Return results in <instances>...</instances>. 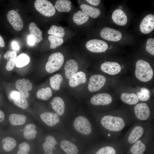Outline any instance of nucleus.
<instances>
[{
    "instance_id": "28",
    "label": "nucleus",
    "mask_w": 154,
    "mask_h": 154,
    "mask_svg": "<svg viewBox=\"0 0 154 154\" xmlns=\"http://www.w3.org/2000/svg\"><path fill=\"white\" fill-rule=\"evenodd\" d=\"M80 8L82 11L93 18H95L97 17L101 13L100 10L99 9L87 5L82 4L80 6Z\"/></svg>"
},
{
    "instance_id": "9",
    "label": "nucleus",
    "mask_w": 154,
    "mask_h": 154,
    "mask_svg": "<svg viewBox=\"0 0 154 154\" xmlns=\"http://www.w3.org/2000/svg\"><path fill=\"white\" fill-rule=\"evenodd\" d=\"M36 9L44 16L50 17L56 12L55 8L52 3L46 0H37L34 3Z\"/></svg>"
},
{
    "instance_id": "1",
    "label": "nucleus",
    "mask_w": 154,
    "mask_h": 154,
    "mask_svg": "<svg viewBox=\"0 0 154 154\" xmlns=\"http://www.w3.org/2000/svg\"><path fill=\"white\" fill-rule=\"evenodd\" d=\"M94 116L100 133L107 141L118 140L122 131L135 121L131 113L121 110Z\"/></svg>"
},
{
    "instance_id": "33",
    "label": "nucleus",
    "mask_w": 154,
    "mask_h": 154,
    "mask_svg": "<svg viewBox=\"0 0 154 154\" xmlns=\"http://www.w3.org/2000/svg\"><path fill=\"white\" fill-rule=\"evenodd\" d=\"M63 81V78L60 74H57L51 77L50 79V83L52 89L56 91L59 90Z\"/></svg>"
},
{
    "instance_id": "32",
    "label": "nucleus",
    "mask_w": 154,
    "mask_h": 154,
    "mask_svg": "<svg viewBox=\"0 0 154 154\" xmlns=\"http://www.w3.org/2000/svg\"><path fill=\"white\" fill-rule=\"evenodd\" d=\"M89 19V16L81 11H79L74 15L73 21L78 25H81L86 23Z\"/></svg>"
},
{
    "instance_id": "13",
    "label": "nucleus",
    "mask_w": 154,
    "mask_h": 154,
    "mask_svg": "<svg viewBox=\"0 0 154 154\" xmlns=\"http://www.w3.org/2000/svg\"><path fill=\"white\" fill-rule=\"evenodd\" d=\"M100 35L104 39L114 42L120 40L122 37L120 31L109 27L103 29L100 32Z\"/></svg>"
},
{
    "instance_id": "35",
    "label": "nucleus",
    "mask_w": 154,
    "mask_h": 154,
    "mask_svg": "<svg viewBox=\"0 0 154 154\" xmlns=\"http://www.w3.org/2000/svg\"><path fill=\"white\" fill-rule=\"evenodd\" d=\"M52 95L51 89L49 87L42 88L39 90L37 92V96L38 98L44 100H48Z\"/></svg>"
},
{
    "instance_id": "23",
    "label": "nucleus",
    "mask_w": 154,
    "mask_h": 154,
    "mask_svg": "<svg viewBox=\"0 0 154 154\" xmlns=\"http://www.w3.org/2000/svg\"><path fill=\"white\" fill-rule=\"evenodd\" d=\"M64 70L66 77L67 79H69L78 70L77 62L73 59L68 60L65 64Z\"/></svg>"
},
{
    "instance_id": "27",
    "label": "nucleus",
    "mask_w": 154,
    "mask_h": 154,
    "mask_svg": "<svg viewBox=\"0 0 154 154\" xmlns=\"http://www.w3.org/2000/svg\"><path fill=\"white\" fill-rule=\"evenodd\" d=\"M17 57V53L15 51L8 50L4 55V57L7 60L6 68L8 71L12 70L14 68Z\"/></svg>"
},
{
    "instance_id": "11",
    "label": "nucleus",
    "mask_w": 154,
    "mask_h": 154,
    "mask_svg": "<svg viewBox=\"0 0 154 154\" xmlns=\"http://www.w3.org/2000/svg\"><path fill=\"white\" fill-rule=\"evenodd\" d=\"M86 46L88 50L95 53L104 52L108 48V45L105 42L97 39L90 40L86 42Z\"/></svg>"
},
{
    "instance_id": "41",
    "label": "nucleus",
    "mask_w": 154,
    "mask_h": 154,
    "mask_svg": "<svg viewBox=\"0 0 154 154\" xmlns=\"http://www.w3.org/2000/svg\"><path fill=\"white\" fill-rule=\"evenodd\" d=\"M146 50L151 54L154 55V39L149 38L146 43Z\"/></svg>"
},
{
    "instance_id": "6",
    "label": "nucleus",
    "mask_w": 154,
    "mask_h": 154,
    "mask_svg": "<svg viewBox=\"0 0 154 154\" xmlns=\"http://www.w3.org/2000/svg\"><path fill=\"white\" fill-rule=\"evenodd\" d=\"M135 74L136 78L138 80L143 82H147L153 78V72L148 62L139 60L136 64Z\"/></svg>"
},
{
    "instance_id": "18",
    "label": "nucleus",
    "mask_w": 154,
    "mask_h": 154,
    "mask_svg": "<svg viewBox=\"0 0 154 154\" xmlns=\"http://www.w3.org/2000/svg\"><path fill=\"white\" fill-rule=\"evenodd\" d=\"M40 117L41 119L48 126L53 127L60 121L59 116L56 113L45 112L42 113Z\"/></svg>"
},
{
    "instance_id": "26",
    "label": "nucleus",
    "mask_w": 154,
    "mask_h": 154,
    "mask_svg": "<svg viewBox=\"0 0 154 154\" xmlns=\"http://www.w3.org/2000/svg\"><path fill=\"white\" fill-rule=\"evenodd\" d=\"M29 29L31 35L34 38L36 43H39L42 40V33L41 30L37 27L34 22L30 23L29 26Z\"/></svg>"
},
{
    "instance_id": "47",
    "label": "nucleus",
    "mask_w": 154,
    "mask_h": 154,
    "mask_svg": "<svg viewBox=\"0 0 154 154\" xmlns=\"http://www.w3.org/2000/svg\"><path fill=\"white\" fill-rule=\"evenodd\" d=\"M119 9H120V10H121V9H122V7L121 6H119Z\"/></svg>"
},
{
    "instance_id": "17",
    "label": "nucleus",
    "mask_w": 154,
    "mask_h": 154,
    "mask_svg": "<svg viewBox=\"0 0 154 154\" xmlns=\"http://www.w3.org/2000/svg\"><path fill=\"white\" fill-rule=\"evenodd\" d=\"M15 86L19 92L25 98H27L29 95V91L31 90L33 84L29 80L23 78L17 80Z\"/></svg>"
},
{
    "instance_id": "8",
    "label": "nucleus",
    "mask_w": 154,
    "mask_h": 154,
    "mask_svg": "<svg viewBox=\"0 0 154 154\" xmlns=\"http://www.w3.org/2000/svg\"><path fill=\"white\" fill-rule=\"evenodd\" d=\"M91 104L95 106L109 107L112 105L113 100L110 94L104 93L96 94L90 99Z\"/></svg>"
},
{
    "instance_id": "36",
    "label": "nucleus",
    "mask_w": 154,
    "mask_h": 154,
    "mask_svg": "<svg viewBox=\"0 0 154 154\" xmlns=\"http://www.w3.org/2000/svg\"><path fill=\"white\" fill-rule=\"evenodd\" d=\"M30 61V58L27 54H22L16 57L15 65L18 68L23 67L28 64Z\"/></svg>"
},
{
    "instance_id": "29",
    "label": "nucleus",
    "mask_w": 154,
    "mask_h": 154,
    "mask_svg": "<svg viewBox=\"0 0 154 154\" xmlns=\"http://www.w3.org/2000/svg\"><path fill=\"white\" fill-rule=\"evenodd\" d=\"M71 2L68 0H58L54 7L59 12H68L71 9Z\"/></svg>"
},
{
    "instance_id": "3",
    "label": "nucleus",
    "mask_w": 154,
    "mask_h": 154,
    "mask_svg": "<svg viewBox=\"0 0 154 154\" xmlns=\"http://www.w3.org/2000/svg\"><path fill=\"white\" fill-rule=\"evenodd\" d=\"M75 131L80 134L84 136L89 141H96L98 137V132L95 126L89 118L83 116L76 117L73 123Z\"/></svg>"
},
{
    "instance_id": "25",
    "label": "nucleus",
    "mask_w": 154,
    "mask_h": 154,
    "mask_svg": "<svg viewBox=\"0 0 154 154\" xmlns=\"http://www.w3.org/2000/svg\"><path fill=\"white\" fill-rule=\"evenodd\" d=\"M121 101L124 103L129 105H134L138 103L139 100L134 93H123L120 96Z\"/></svg>"
},
{
    "instance_id": "37",
    "label": "nucleus",
    "mask_w": 154,
    "mask_h": 154,
    "mask_svg": "<svg viewBox=\"0 0 154 154\" xmlns=\"http://www.w3.org/2000/svg\"><path fill=\"white\" fill-rule=\"evenodd\" d=\"M48 33L51 35L62 38L65 35L64 29L61 26L58 27L55 25L51 26L48 31Z\"/></svg>"
},
{
    "instance_id": "24",
    "label": "nucleus",
    "mask_w": 154,
    "mask_h": 154,
    "mask_svg": "<svg viewBox=\"0 0 154 154\" xmlns=\"http://www.w3.org/2000/svg\"><path fill=\"white\" fill-rule=\"evenodd\" d=\"M112 18L115 23L120 26L125 25L127 21V17L125 13L119 9L114 11L112 15Z\"/></svg>"
},
{
    "instance_id": "39",
    "label": "nucleus",
    "mask_w": 154,
    "mask_h": 154,
    "mask_svg": "<svg viewBox=\"0 0 154 154\" xmlns=\"http://www.w3.org/2000/svg\"><path fill=\"white\" fill-rule=\"evenodd\" d=\"M150 92L147 88H142L140 89V91L137 92V96L139 100L142 102H146L149 99Z\"/></svg>"
},
{
    "instance_id": "31",
    "label": "nucleus",
    "mask_w": 154,
    "mask_h": 154,
    "mask_svg": "<svg viewBox=\"0 0 154 154\" xmlns=\"http://www.w3.org/2000/svg\"><path fill=\"white\" fill-rule=\"evenodd\" d=\"M26 117L23 115L13 114L10 115L9 120L10 123L13 125H19L24 124L26 121Z\"/></svg>"
},
{
    "instance_id": "22",
    "label": "nucleus",
    "mask_w": 154,
    "mask_h": 154,
    "mask_svg": "<svg viewBox=\"0 0 154 154\" xmlns=\"http://www.w3.org/2000/svg\"><path fill=\"white\" fill-rule=\"evenodd\" d=\"M58 142L54 137L51 135L47 136L42 145V148L45 154H54L53 150L56 149Z\"/></svg>"
},
{
    "instance_id": "40",
    "label": "nucleus",
    "mask_w": 154,
    "mask_h": 154,
    "mask_svg": "<svg viewBox=\"0 0 154 154\" xmlns=\"http://www.w3.org/2000/svg\"><path fill=\"white\" fill-rule=\"evenodd\" d=\"M19 148L17 154H28L30 147L27 143L23 142L19 145Z\"/></svg>"
},
{
    "instance_id": "44",
    "label": "nucleus",
    "mask_w": 154,
    "mask_h": 154,
    "mask_svg": "<svg viewBox=\"0 0 154 154\" xmlns=\"http://www.w3.org/2000/svg\"><path fill=\"white\" fill-rule=\"evenodd\" d=\"M13 48L14 50H18L19 49V46L18 43L16 41H13L12 43Z\"/></svg>"
},
{
    "instance_id": "42",
    "label": "nucleus",
    "mask_w": 154,
    "mask_h": 154,
    "mask_svg": "<svg viewBox=\"0 0 154 154\" xmlns=\"http://www.w3.org/2000/svg\"><path fill=\"white\" fill-rule=\"evenodd\" d=\"M86 1L90 4L94 6L98 5L100 2V0H86Z\"/></svg>"
},
{
    "instance_id": "10",
    "label": "nucleus",
    "mask_w": 154,
    "mask_h": 154,
    "mask_svg": "<svg viewBox=\"0 0 154 154\" xmlns=\"http://www.w3.org/2000/svg\"><path fill=\"white\" fill-rule=\"evenodd\" d=\"M106 81V77L103 75L99 74L93 75L89 79L88 90L91 92L98 91L104 86Z\"/></svg>"
},
{
    "instance_id": "19",
    "label": "nucleus",
    "mask_w": 154,
    "mask_h": 154,
    "mask_svg": "<svg viewBox=\"0 0 154 154\" xmlns=\"http://www.w3.org/2000/svg\"><path fill=\"white\" fill-rule=\"evenodd\" d=\"M53 109L59 116H62L65 111V104L61 97L56 96L54 98L50 103Z\"/></svg>"
},
{
    "instance_id": "38",
    "label": "nucleus",
    "mask_w": 154,
    "mask_h": 154,
    "mask_svg": "<svg viewBox=\"0 0 154 154\" xmlns=\"http://www.w3.org/2000/svg\"><path fill=\"white\" fill-rule=\"evenodd\" d=\"M48 38L50 43V47L52 49H55L57 46L62 45L64 42V39L62 38L54 35H49Z\"/></svg>"
},
{
    "instance_id": "43",
    "label": "nucleus",
    "mask_w": 154,
    "mask_h": 154,
    "mask_svg": "<svg viewBox=\"0 0 154 154\" xmlns=\"http://www.w3.org/2000/svg\"><path fill=\"white\" fill-rule=\"evenodd\" d=\"M35 42V39L34 37L31 35L29 36L28 37V43L30 45H33Z\"/></svg>"
},
{
    "instance_id": "4",
    "label": "nucleus",
    "mask_w": 154,
    "mask_h": 154,
    "mask_svg": "<svg viewBox=\"0 0 154 154\" xmlns=\"http://www.w3.org/2000/svg\"><path fill=\"white\" fill-rule=\"evenodd\" d=\"M154 142V125L153 123L145 134L129 147L126 154H145Z\"/></svg>"
},
{
    "instance_id": "48",
    "label": "nucleus",
    "mask_w": 154,
    "mask_h": 154,
    "mask_svg": "<svg viewBox=\"0 0 154 154\" xmlns=\"http://www.w3.org/2000/svg\"><path fill=\"white\" fill-rule=\"evenodd\" d=\"M1 54H0V58H1Z\"/></svg>"
},
{
    "instance_id": "45",
    "label": "nucleus",
    "mask_w": 154,
    "mask_h": 154,
    "mask_svg": "<svg viewBox=\"0 0 154 154\" xmlns=\"http://www.w3.org/2000/svg\"><path fill=\"white\" fill-rule=\"evenodd\" d=\"M5 45V42L3 38L0 35V47H4Z\"/></svg>"
},
{
    "instance_id": "5",
    "label": "nucleus",
    "mask_w": 154,
    "mask_h": 154,
    "mask_svg": "<svg viewBox=\"0 0 154 154\" xmlns=\"http://www.w3.org/2000/svg\"><path fill=\"white\" fill-rule=\"evenodd\" d=\"M134 106L131 114L135 121H152L154 114L149 104L141 102Z\"/></svg>"
},
{
    "instance_id": "34",
    "label": "nucleus",
    "mask_w": 154,
    "mask_h": 154,
    "mask_svg": "<svg viewBox=\"0 0 154 154\" xmlns=\"http://www.w3.org/2000/svg\"><path fill=\"white\" fill-rule=\"evenodd\" d=\"M3 149L7 151L12 150L16 146L17 143L15 140L9 137H6L2 141Z\"/></svg>"
},
{
    "instance_id": "2",
    "label": "nucleus",
    "mask_w": 154,
    "mask_h": 154,
    "mask_svg": "<svg viewBox=\"0 0 154 154\" xmlns=\"http://www.w3.org/2000/svg\"><path fill=\"white\" fill-rule=\"evenodd\" d=\"M153 123L152 121H136L120 139L123 152L143 136Z\"/></svg>"
},
{
    "instance_id": "21",
    "label": "nucleus",
    "mask_w": 154,
    "mask_h": 154,
    "mask_svg": "<svg viewBox=\"0 0 154 154\" xmlns=\"http://www.w3.org/2000/svg\"><path fill=\"white\" fill-rule=\"evenodd\" d=\"M86 75L82 71L77 72L69 79V84L72 87H75L86 82Z\"/></svg>"
},
{
    "instance_id": "30",
    "label": "nucleus",
    "mask_w": 154,
    "mask_h": 154,
    "mask_svg": "<svg viewBox=\"0 0 154 154\" xmlns=\"http://www.w3.org/2000/svg\"><path fill=\"white\" fill-rule=\"evenodd\" d=\"M36 128V125L34 124L29 123L26 125L23 130L24 137L29 139L35 138L37 133Z\"/></svg>"
},
{
    "instance_id": "15",
    "label": "nucleus",
    "mask_w": 154,
    "mask_h": 154,
    "mask_svg": "<svg viewBox=\"0 0 154 154\" xmlns=\"http://www.w3.org/2000/svg\"><path fill=\"white\" fill-rule=\"evenodd\" d=\"M141 32L144 34L150 33L154 28V15L150 14L146 16L142 21L140 25Z\"/></svg>"
},
{
    "instance_id": "12",
    "label": "nucleus",
    "mask_w": 154,
    "mask_h": 154,
    "mask_svg": "<svg viewBox=\"0 0 154 154\" xmlns=\"http://www.w3.org/2000/svg\"><path fill=\"white\" fill-rule=\"evenodd\" d=\"M7 17L9 23L16 31H19L22 29L23 26V21L21 16L16 11L14 10L9 11Z\"/></svg>"
},
{
    "instance_id": "46",
    "label": "nucleus",
    "mask_w": 154,
    "mask_h": 154,
    "mask_svg": "<svg viewBox=\"0 0 154 154\" xmlns=\"http://www.w3.org/2000/svg\"><path fill=\"white\" fill-rule=\"evenodd\" d=\"M5 118L4 114L0 110V122L3 121Z\"/></svg>"
},
{
    "instance_id": "16",
    "label": "nucleus",
    "mask_w": 154,
    "mask_h": 154,
    "mask_svg": "<svg viewBox=\"0 0 154 154\" xmlns=\"http://www.w3.org/2000/svg\"><path fill=\"white\" fill-rule=\"evenodd\" d=\"M100 68L103 72L111 75L117 74L121 70L120 65L117 62H107L102 63Z\"/></svg>"
},
{
    "instance_id": "20",
    "label": "nucleus",
    "mask_w": 154,
    "mask_h": 154,
    "mask_svg": "<svg viewBox=\"0 0 154 154\" xmlns=\"http://www.w3.org/2000/svg\"><path fill=\"white\" fill-rule=\"evenodd\" d=\"M60 147L66 154H78V149L77 145L68 139L61 140Z\"/></svg>"
},
{
    "instance_id": "14",
    "label": "nucleus",
    "mask_w": 154,
    "mask_h": 154,
    "mask_svg": "<svg viewBox=\"0 0 154 154\" xmlns=\"http://www.w3.org/2000/svg\"><path fill=\"white\" fill-rule=\"evenodd\" d=\"M9 99L15 105L23 109H25L28 107V102L26 98L19 92L12 91L9 94Z\"/></svg>"
},
{
    "instance_id": "7",
    "label": "nucleus",
    "mask_w": 154,
    "mask_h": 154,
    "mask_svg": "<svg viewBox=\"0 0 154 154\" xmlns=\"http://www.w3.org/2000/svg\"><path fill=\"white\" fill-rule=\"evenodd\" d=\"M64 61L63 54L60 52H56L51 54L49 57L48 61L45 65L46 71L52 73L60 69Z\"/></svg>"
}]
</instances>
